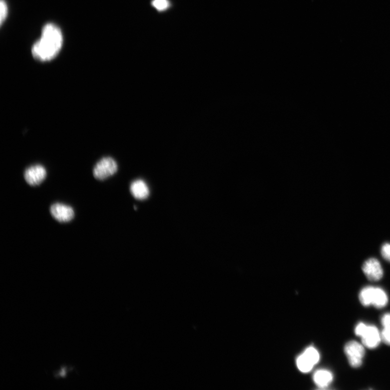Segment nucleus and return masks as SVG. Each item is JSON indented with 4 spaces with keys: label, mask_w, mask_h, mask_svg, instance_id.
Listing matches in <instances>:
<instances>
[{
    "label": "nucleus",
    "mask_w": 390,
    "mask_h": 390,
    "mask_svg": "<svg viewBox=\"0 0 390 390\" xmlns=\"http://www.w3.org/2000/svg\"><path fill=\"white\" fill-rule=\"evenodd\" d=\"M50 212L52 216L60 222H70L75 216L74 209L71 207L62 203H57L53 204L50 208Z\"/></svg>",
    "instance_id": "7"
},
{
    "label": "nucleus",
    "mask_w": 390,
    "mask_h": 390,
    "mask_svg": "<svg viewBox=\"0 0 390 390\" xmlns=\"http://www.w3.org/2000/svg\"><path fill=\"white\" fill-rule=\"evenodd\" d=\"M297 365L301 371L307 372L310 371L314 365L306 356L302 354L297 359Z\"/></svg>",
    "instance_id": "12"
},
{
    "label": "nucleus",
    "mask_w": 390,
    "mask_h": 390,
    "mask_svg": "<svg viewBox=\"0 0 390 390\" xmlns=\"http://www.w3.org/2000/svg\"><path fill=\"white\" fill-rule=\"evenodd\" d=\"M63 44L61 29L55 24H47L43 29L41 39L32 47V55L38 61H50L60 52Z\"/></svg>",
    "instance_id": "1"
},
{
    "label": "nucleus",
    "mask_w": 390,
    "mask_h": 390,
    "mask_svg": "<svg viewBox=\"0 0 390 390\" xmlns=\"http://www.w3.org/2000/svg\"><path fill=\"white\" fill-rule=\"evenodd\" d=\"M374 288L373 286H366L360 290L359 298L360 303L363 306H372Z\"/></svg>",
    "instance_id": "11"
},
{
    "label": "nucleus",
    "mask_w": 390,
    "mask_h": 390,
    "mask_svg": "<svg viewBox=\"0 0 390 390\" xmlns=\"http://www.w3.org/2000/svg\"><path fill=\"white\" fill-rule=\"evenodd\" d=\"M344 352L349 365L353 368H358L362 364L365 354V346L355 340L347 342L344 347Z\"/></svg>",
    "instance_id": "3"
},
{
    "label": "nucleus",
    "mask_w": 390,
    "mask_h": 390,
    "mask_svg": "<svg viewBox=\"0 0 390 390\" xmlns=\"http://www.w3.org/2000/svg\"><path fill=\"white\" fill-rule=\"evenodd\" d=\"M354 332L356 336L361 338L363 345L369 349L377 347L382 341L381 333L374 325L360 322L356 325Z\"/></svg>",
    "instance_id": "2"
},
{
    "label": "nucleus",
    "mask_w": 390,
    "mask_h": 390,
    "mask_svg": "<svg viewBox=\"0 0 390 390\" xmlns=\"http://www.w3.org/2000/svg\"><path fill=\"white\" fill-rule=\"evenodd\" d=\"M333 380V374L327 369L318 370L314 375V380L316 384L320 387H327Z\"/></svg>",
    "instance_id": "9"
},
{
    "label": "nucleus",
    "mask_w": 390,
    "mask_h": 390,
    "mask_svg": "<svg viewBox=\"0 0 390 390\" xmlns=\"http://www.w3.org/2000/svg\"><path fill=\"white\" fill-rule=\"evenodd\" d=\"M362 270L367 278L371 281L380 280L384 274L380 262L375 258H370L363 263Z\"/></svg>",
    "instance_id": "5"
},
{
    "label": "nucleus",
    "mask_w": 390,
    "mask_h": 390,
    "mask_svg": "<svg viewBox=\"0 0 390 390\" xmlns=\"http://www.w3.org/2000/svg\"><path fill=\"white\" fill-rule=\"evenodd\" d=\"M118 170L116 162L111 157L103 158L96 165L94 176L99 180H104L114 175Z\"/></svg>",
    "instance_id": "4"
},
{
    "label": "nucleus",
    "mask_w": 390,
    "mask_h": 390,
    "mask_svg": "<svg viewBox=\"0 0 390 390\" xmlns=\"http://www.w3.org/2000/svg\"><path fill=\"white\" fill-rule=\"evenodd\" d=\"M153 4L158 10H160L166 9L168 6L167 0H155Z\"/></svg>",
    "instance_id": "17"
},
{
    "label": "nucleus",
    "mask_w": 390,
    "mask_h": 390,
    "mask_svg": "<svg viewBox=\"0 0 390 390\" xmlns=\"http://www.w3.org/2000/svg\"><path fill=\"white\" fill-rule=\"evenodd\" d=\"M381 340L390 345V327L384 328L381 332Z\"/></svg>",
    "instance_id": "16"
},
{
    "label": "nucleus",
    "mask_w": 390,
    "mask_h": 390,
    "mask_svg": "<svg viewBox=\"0 0 390 390\" xmlns=\"http://www.w3.org/2000/svg\"><path fill=\"white\" fill-rule=\"evenodd\" d=\"M130 191L132 196L140 200L147 199L150 194L148 185L141 180H136L131 183Z\"/></svg>",
    "instance_id": "8"
},
{
    "label": "nucleus",
    "mask_w": 390,
    "mask_h": 390,
    "mask_svg": "<svg viewBox=\"0 0 390 390\" xmlns=\"http://www.w3.org/2000/svg\"><path fill=\"white\" fill-rule=\"evenodd\" d=\"M0 12H1V16H0V22L1 25L5 21L6 19L8 17L9 13V9L8 4L5 0H1V5H0Z\"/></svg>",
    "instance_id": "14"
},
{
    "label": "nucleus",
    "mask_w": 390,
    "mask_h": 390,
    "mask_svg": "<svg viewBox=\"0 0 390 390\" xmlns=\"http://www.w3.org/2000/svg\"><path fill=\"white\" fill-rule=\"evenodd\" d=\"M47 176L45 168L41 165H33L26 170L25 179L31 186H37L41 184Z\"/></svg>",
    "instance_id": "6"
},
{
    "label": "nucleus",
    "mask_w": 390,
    "mask_h": 390,
    "mask_svg": "<svg viewBox=\"0 0 390 390\" xmlns=\"http://www.w3.org/2000/svg\"><path fill=\"white\" fill-rule=\"evenodd\" d=\"M381 254L383 258L390 262V243L383 244L381 249Z\"/></svg>",
    "instance_id": "15"
},
{
    "label": "nucleus",
    "mask_w": 390,
    "mask_h": 390,
    "mask_svg": "<svg viewBox=\"0 0 390 390\" xmlns=\"http://www.w3.org/2000/svg\"><path fill=\"white\" fill-rule=\"evenodd\" d=\"M381 323L384 328L390 327V313H385L382 316Z\"/></svg>",
    "instance_id": "18"
},
{
    "label": "nucleus",
    "mask_w": 390,
    "mask_h": 390,
    "mask_svg": "<svg viewBox=\"0 0 390 390\" xmlns=\"http://www.w3.org/2000/svg\"><path fill=\"white\" fill-rule=\"evenodd\" d=\"M303 354L306 356L314 365L319 361L320 354L318 351L313 347L307 348Z\"/></svg>",
    "instance_id": "13"
},
{
    "label": "nucleus",
    "mask_w": 390,
    "mask_h": 390,
    "mask_svg": "<svg viewBox=\"0 0 390 390\" xmlns=\"http://www.w3.org/2000/svg\"><path fill=\"white\" fill-rule=\"evenodd\" d=\"M388 297L384 289L375 287L372 297V305L376 308L385 307L388 303Z\"/></svg>",
    "instance_id": "10"
}]
</instances>
